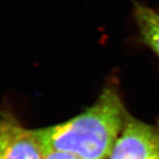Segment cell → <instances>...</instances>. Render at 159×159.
Wrapping results in <instances>:
<instances>
[{"instance_id": "obj_4", "label": "cell", "mask_w": 159, "mask_h": 159, "mask_svg": "<svg viewBox=\"0 0 159 159\" xmlns=\"http://www.w3.org/2000/svg\"><path fill=\"white\" fill-rule=\"evenodd\" d=\"M134 13L142 42L159 57V12L135 4Z\"/></svg>"}, {"instance_id": "obj_3", "label": "cell", "mask_w": 159, "mask_h": 159, "mask_svg": "<svg viewBox=\"0 0 159 159\" xmlns=\"http://www.w3.org/2000/svg\"><path fill=\"white\" fill-rule=\"evenodd\" d=\"M3 159H43V149L35 130L25 128L9 112L0 117Z\"/></svg>"}, {"instance_id": "obj_5", "label": "cell", "mask_w": 159, "mask_h": 159, "mask_svg": "<svg viewBox=\"0 0 159 159\" xmlns=\"http://www.w3.org/2000/svg\"><path fill=\"white\" fill-rule=\"evenodd\" d=\"M43 159H81L78 156L70 152L46 148L43 149Z\"/></svg>"}, {"instance_id": "obj_2", "label": "cell", "mask_w": 159, "mask_h": 159, "mask_svg": "<svg viewBox=\"0 0 159 159\" xmlns=\"http://www.w3.org/2000/svg\"><path fill=\"white\" fill-rule=\"evenodd\" d=\"M108 159H159V126L129 115Z\"/></svg>"}, {"instance_id": "obj_6", "label": "cell", "mask_w": 159, "mask_h": 159, "mask_svg": "<svg viewBox=\"0 0 159 159\" xmlns=\"http://www.w3.org/2000/svg\"><path fill=\"white\" fill-rule=\"evenodd\" d=\"M0 159H3V146H2V137L0 133Z\"/></svg>"}, {"instance_id": "obj_1", "label": "cell", "mask_w": 159, "mask_h": 159, "mask_svg": "<svg viewBox=\"0 0 159 159\" xmlns=\"http://www.w3.org/2000/svg\"><path fill=\"white\" fill-rule=\"evenodd\" d=\"M128 116L118 88L111 83L81 113L35 133L43 149L66 151L81 159H108Z\"/></svg>"}]
</instances>
